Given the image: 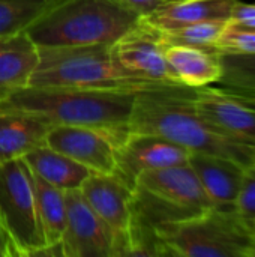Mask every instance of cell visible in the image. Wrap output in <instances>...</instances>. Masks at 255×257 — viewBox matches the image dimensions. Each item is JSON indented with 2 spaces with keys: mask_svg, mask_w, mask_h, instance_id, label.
<instances>
[{
  "mask_svg": "<svg viewBox=\"0 0 255 257\" xmlns=\"http://www.w3.org/2000/svg\"><path fill=\"white\" fill-rule=\"evenodd\" d=\"M195 89L174 84L165 90L137 98L129 133H147L171 140L191 152L231 158L242 166L255 161V149L215 131L195 108Z\"/></svg>",
  "mask_w": 255,
  "mask_h": 257,
  "instance_id": "6da1fadb",
  "label": "cell"
},
{
  "mask_svg": "<svg viewBox=\"0 0 255 257\" xmlns=\"http://www.w3.org/2000/svg\"><path fill=\"white\" fill-rule=\"evenodd\" d=\"M137 98V93L126 92L29 86L2 95L0 107L36 116L50 125L95 126L128 136Z\"/></svg>",
  "mask_w": 255,
  "mask_h": 257,
  "instance_id": "7a4b0ae2",
  "label": "cell"
},
{
  "mask_svg": "<svg viewBox=\"0 0 255 257\" xmlns=\"http://www.w3.org/2000/svg\"><path fill=\"white\" fill-rule=\"evenodd\" d=\"M29 86L75 87L140 95L161 92L174 84L140 78L116 62L110 45H90L39 47V63Z\"/></svg>",
  "mask_w": 255,
  "mask_h": 257,
  "instance_id": "3957f363",
  "label": "cell"
},
{
  "mask_svg": "<svg viewBox=\"0 0 255 257\" xmlns=\"http://www.w3.org/2000/svg\"><path fill=\"white\" fill-rule=\"evenodd\" d=\"M140 21L122 0H62L27 33L41 48L111 45Z\"/></svg>",
  "mask_w": 255,
  "mask_h": 257,
  "instance_id": "277c9868",
  "label": "cell"
},
{
  "mask_svg": "<svg viewBox=\"0 0 255 257\" xmlns=\"http://www.w3.org/2000/svg\"><path fill=\"white\" fill-rule=\"evenodd\" d=\"M140 256H156L152 229L215 208L189 164L141 173L132 187Z\"/></svg>",
  "mask_w": 255,
  "mask_h": 257,
  "instance_id": "5b68a950",
  "label": "cell"
},
{
  "mask_svg": "<svg viewBox=\"0 0 255 257\" xmlns=\"http://www.w3.org/2000/svg\"><path fill=\"white\" fill-rule=\"evenodd\" d=\"M156 256L251 257L254 230L234 209L210 208L152 229Z\"/></svg>",
  "mask_w": 255,
  "mask_h": 257,
  "instance_id": "8992f818",
  "label": "cell"
},
{
  "mask_svg": "<svg viewBox=\"0 0 255 257\" xmlns=\"http://www.w3.org/2000/svg\"><path fill=\"white\" fill-rule=\"evenodd\" d=\"M0 220L14 256H44L47 239L33 173L24 158L0 164Z\"/></svg>",
  "mask_w": 255,
  "mask_h": 257,
  "instance_id": "52a82bcc",
  "label": "cell"
},
{
  "mask_svg": "<svg viewBox=\"0 0 255 257\" xmlns=\"http://www.w3.org/2000/svg\"><path fill=\"white\" fill-rule=\"evenodd\" d=\"M80 190L90 208L113 233L117 257L140 256L132 187L116 175L92 173Z\"/></svg>",
  "mask_w": 255,
  "mask_h": 257,
  "instance_id": "ba28073f",
  "label": "cell"
},
{
  "mask_svg": "<svg viewBox=\"0 0 255 257\" xmlns=\"http://www.w3.org/2000/svg\"><path fill=\"white\" fill-rule=\"evenodd\" d=\"M125 137L95 126L53 125L44 143L93 173L114 175L117 170V149Z\"/></svg>",
  "mask_w": 255,
  "mask_h": 257,
  "instance_id": "9c48e42d",
  "label": "cell"
},
{
  "mask_svg": "<svg viewBox=\"0 0 255 257\" xmlns=\"http://www.w3.org/2000/svg\"><path fill=\"white\" fill-rule=\"evenodd\" d=\"M116 62L128 72L155 83L180 84L171 72L161 32L141 18V21L110 45Z\"/></svg>",
  "mask_w": 255,
  "mask_h": 257,
  "instance_id": "30bf717a",
  "label": "cell"
},
{
  "mask_svg": "<svg viewBox=\"0 0 255 257\" xmlns=\"http://www.w3.org/2000/svg\"><path fill=\"white\" fill-rule=\"evenodd\" d=\"M66 193V227L62 257H117L114 236L84 199L81 190Z\"/></svg>",
  "mask_w": 255,
  "mask_h": 257,
  "instance_id": "8fae6325",
  "label": "cell"
},
{
  "mask_svg": "<svg viewBox=\"0 0 255 257\" xmlns=\"http://www.w3.org/2000/svg\"><path fill=\"white\" fill-rule=\"evenodd\" d=\"M189 155V149L164 137L129 133L117 149V170L114 175L134 187L141 173L188 164Z\"/></svg>",
  "mask_w": 255,
  "mask_h": 257,
  "instance_id": "7c38bea8",
  "label": "cell"
},
{
  "mask_svg": "<svg viewBox=\"0 0 255 257\" xmlns=\"http://www.w3.org/2000/svg\"><path fill=\"white\" fill-rule=\"evenodd\" d=\"M195 108L200 116L227 139L255 149V111L218 86L195 89Z\"/></svg>",
  "mask_w": 255,
  "mask_h": 257,
  "instance_id": "4fadbf2b",
  "label": "cell"
},
{
  "mask_svg": "<svg viewBox=\"0 0 255 257\" xmlns=\"http://www.w3.org/2000/svg\"><path fill=\"white\" fill-rule=\"evenodd\" d=\"M188 164L215 208L234 209L245 166L231 158L206 152H191Z\"/></svg>",
  "mask_w": 255,
  "mask_h": 257,
  "instance_id": "5bb4252c",
  "label": "cell"
},
{
  "mask_svg": "<svg viewBox=\"0 0 255 257\" xmlns=\"http://www.w3.org/2000/svg\"><path fill=\"white\" fill-rule=\"evenodd\" d=\"M167 63L180 84L200 89L218 84L222 75L219 50L164 44Z\"/></svg>",
  "mask_w": 255,
  "mask_h": 257,
  "instance_id": "9a60e30c",
  "label": "cell"
},
{
  "mask_svg": "<svg viewBox=\"0 0 255 257\" xmlns=\"http://www.w3.org/2000/svg\"><path fill=\"white\" fill-rule=\"evenodd\" d=\"M39 63V47L27 32L0 38V96L29 87Z\"/></svg>",
  "mask_w": 255,
  "mask_h": 257,
  "instance_id": "2e32d148",
  "label": "cell"
},
{
  "mask_svg": "<svg viewBox=\"0 0 255 257\" xmlns=\"http://www.w3.org/2000/svg\"><path fill=\"white\" fill-rule=\"evenodd\" d=\"M51 126L36 116L0 107V164L24 158L44 143Z\"/></svg>",
  "mask_w": 255,
  "mask_h": 257,
  "instance_id": "e0dca14e",
  "label": "cell"
},
{
  "mask_svg": "<svg viewBox=\"0 0 255 257\" xmlns=\"http://www.w3.org/2000/svg\"><path fill=\"white\" fill-rule=\"evenodd\" d=\"M24 161L36 176L63 191L80 190L84 181L93 173L72 158L48 148L45 143L32 149L24 157Z\"/></svg>",
  "mask_w": 255,
  "mask_h": 257,
  "instance_id": "ac0fdd59",
  "label": "cell"
},
{
  "mask_svg": "<svg viewBox=\"0 0 255 257\" xmlns=\"http://www.w3.org/2000/svg\"><path fill=\"white\" fill-rule=\"evenodd\" d=\"M236 0H176L143 18L158 30H170L203 20H230Z\"/></svg>",
  "mask_w": 255,
  "mask_h": 257,
  "instance_id": "d6986e66",
  "label": "cell"
},
{
  "mask_svg": "<svg viewBox=\"0 0 255 257\" xmlns=\"http://www.w3.org/2000/svg\"><path fill=\"white\" fill-rule=\"evenodd\" d=\"M33 173V172H32ZM39 214L45 232L44 256L62 257V239L66 227V193L33 173Z\"/></svg>",
  "mask_w": 255,
  "mask_h": 257,
  "instance_id": "ffe728a7",
  "label": "cell"
},
{
  "mask_svg": "<svg viewBox=\"0 0 255 257\" xmlns=\"http://www.w3.org/2000/svg\"><path fill=\"white\" fill-rule=\"evenodd\" d=\"M62 0H0V38L27 32Z\"/></svg>",
  "mask_w": 255,
  "mask_h": 257,
  "instance_id": "44dd1931",
  "label": "cell"
},
{
  "mask_svg": "<svg viewBox=\"0 0 255 257\" xmlns=\"http://www.w3.org/2000/svg\"><path fill=\"white\" fill-rule=\"evenodd\" d=\"M227 20H203L170 30H159L164 44H180L218 50L219 39L227 27Z\"/></svg>",
  "mask_w": 255,
  "mask_h": 257,
  "instance_id": "7402d4cb",
  "label": "cell"
},
{
  "mask_svg": "<svg viewBox=\"0 0 255 257\" xmlns=\"http://www.w3.org/2000/svg\"><path fill=\"white\" fill-rule=\"evenodd\" d=\"M222 75L218 86L239 87L255 92V54L219 50Z\"/></svg>",
  "mask_w": 255,
  "mask_h": 257,
  "instance_id": "603a6c76",
  "label": "cell"
},
{
  "mask_svg": "<svg viewBox=\"0 0 255 257\" xmlns=\"http://www.w3.org/2000/svg\"><path fill=\"white\" fill-rule=\"evenodd\" d=\"M234 211L243 223L255 232V161L243 170V179Z\"/></svg>",
  "mask_w": 255,
  "mask_h": 257,
  "instance_id": "cb8c5ba5",
  "label": "cell"
},
{
  "mask_svg": "<svg viewBox=\"0 0 255 257\" xmlns=\"http://www.w3.org/2000/svg\"><path fill=\"white\" fill-rule=\"evenodd\" d=\"M218 50L255 54V30H236L227 26L219 39Z\"/></svg>",
  "mask_w": 255,
  "mask_h": 257,
  "instance_id": "d4e9b609",
  "label": "cell"
},
{
  "mask_svg": "<svg viewBox=\"0 0 255 257\" xmlns=\"http://www.w3.org/2000/svg\"><path fill=\"white\" fill-rule=\"evenodd\" d=\"M227 26L236 30H255V3L236 0Z\"/></svg>",
  "mask_w": 255,
  "mask_h": 257,
  "instance_id": "484cf974",
  "label": "cell"
},
{
  "mask_svg": "<svg viewBox=\"0 0 255 257\" xmlns=\"http://www.w3.org/2000/svg\"><path fill=\"white\" fill-rule=\"evenodd\" d=\"M123 5L135 12L141 18H147L153 15L158 9H161L167 2L165 0H122Z\"/></svg>",
  "mask_w": 255,
  "mask_h": 257,
  "instance_id": "4316f807",
  "label": "cell"
},
{
  "mask_svg": "<svg viewBox=\"0 0 255 257\" xmlns=\"http://www.w3.org/2000/svg\"><path fill=\"white\" fill-rule=\"evenodd\" d=\"M221 87L225 93L233 96L236 101L242 102L243 105L249 107L252 111H255V92L254 90H246V89H239V87H227V86H218Z\"/></svg>",
  "mask_w": 255,
  "mask_h": 257,
  "instance_id": "83f0119b",
  "label": "cell"
},
{
  "mask_svg": "<svg viewBox=\"0 0 255 257\" xmlns=\"http://www.w3.org/2000/svg\"><path fill=\"white\" fill-rule=\"evenodd\" d=\"M0 257H15L11 241H9V236H8V233L2 224V220H0Z\"/></svg>",
  "mask_w": 255,
  "mask_h": 257,
  "instance_id": "f1b7e54d",
  "label": "cell"
},
{
  "mask_svg": "<svg viewBox=\"0 0 255 257\" xmlns=\"http://www.w3.org/2000/svg\"><path fill=\"white\" fill-rule=\"evenodd\" d=\"M251 257H255V232H254V239H252V250H251Z\"/></svg>",
  "mask_w": 255,
  "mask_h": 257,
  "instance_id": "f546056e",
  "label": "cell"
},
{
  "mask_svg": "<svg viewBox=\"0 0 255 257\" xmlns=\"http://www.w3.org/2000/svg\"><path fill=\"white\" fill-rule=\"evenodd\" d=\"M165 2H167V3H168V2H176V0H165Z\"/></svg>",
  "mask_w": 255,
  "mask_h": 257,
  "instance_id": "4dcf8cb0",
  "label": "cell"
}]
</instances>
